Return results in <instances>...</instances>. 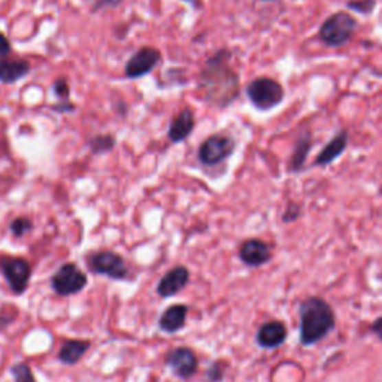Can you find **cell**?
I'll use <instances>...</instances> for the list:
<instances>
[{
  "label": "cell",
  "instance_id": "6da1fadb",
  "mask_svg": "<svg viewBox=\"0 0 382 382\" xmlns=\"http://www.w3.org/2000/svg\"><path fill=\"white\" fill-rule=\"evenodd\" d=\"M232 53L220 49L205 62L199 75V90L206 103L215 108H227L239 98V75L230 66Z\"/></svg>",
  "mask_w": 382,
  "mask_h": 382
},
{
  "label": "cell",
  "instance_id": "7a4b0ae2",
  "mask_svg": "<svg viewBox=\"0 0 382 382\" xmlns=\"http://www.w3.org/2000/svg\"><path fill=\"white\" fill-rule=\"evenodd\" d=\"M333 312L324 300L309 299L300 312V335L305 344H315L333 328Z\"/></svg>",
  "mask_w": 382,
  "mask_h": 382
},
{
  "label": "cell",
  "instance_id": "3957f363",
  "mask_svg": "<svg viewBox=\"0 0 382 382\" xmlns=\"http://www.w3.org/2000/svg\"><path fill=\"white\" fill-rule=\"evenodd\" d=\"M359 27L357 20L348 12H335L321 24L318 30V36L323 41L324 45L330 48H339L348 43L355 30Z\"/></svg>",
  "mask_w": 382,
  "mask_h": 382
},
{
  "label": "cell",
  "instance_id": "277c9868",
  "mask_svg": "<svg viewBox=\"0 0 382 382\" xmlns=\"http://www.w3.org/2000/svg\"><path fill=\"white\" fill-rule=\"evenodd\" d=\"M247 95L258 111H271L281 105L285 98L284 87L269 76H258L247 87Z\"/></svg>",
  "mask_w": 382,
  "mask_h": 382
},
{
  "label": "cell",
  "instance_id": "5b68a950",
  "mask_svg": "<svg viewBox=\"0 0 382 382\" xmlns=\"http://www.w3.org/2000/svg\"><path fill=\"white\" fill-rule=\"evenodd\" d=\"M236 150V141L229 135L216 133L206 137L199 146L197 157L203 166H218L223 161L232 157Z\"/></svg>",
  "mask_w": 382,
  "mask_h": 382
},
{
  "label": "cell",
  "instance_id": "8992f818",
  "mask_svg": "<svg viewBox=\"0 0 382 382\" xmlns=\"http://www.w3.org/2000/svg\"><path fill=\"white\" fill-rule=\"evenodd\" d=\"M89 267L94 273L105 275L112 280H126L128 269L124 258L114 251H98L89 257Z\"/></svg>",
  "mask_w": 382,
  "mask_h": 382
},
{
  "label": "cell",
  "instance_id": "52a82bcc",
  "mask_svg": "<svg viewBox=\"0 0 382 382\" xmlns=\"http://www.w3.org/2000/svg\"><path fill=\"white\" fill-rule=\"evenodd\" d=\"M0 271H2L5 280L14 293L21 294L27 289L32 267L25 258L10 256L2 257L0 258Z\"/></svg>",
  "mask_w": 382,
  "mask_h": 382
},
{
  "label": "cell",
  "instance_id": "ba28073f",
  "mask_svg": "<svg viewBox=\"0 0 382 382\" xmlns=\"http://www.w3.org/2000/svg\"><path fill=\"white\" fill-rule=\"evenodd\" d=\"M51 284L58 296H72L84 289L87 276L74 263H66L56 272Z\"/></svg>",
  "mask_w": 382,
  "mask_h": 382
},
{
  "label": "cell",
  "instance_id": "9c48e42d",
  "mask_svg": "<svg viewBox=\"0 0 382 382\" xmlns=\"http://www.w3.org/2000/svg\"><path fill=\"white\" fill-rule=\"evenodd\" d=\"M161 62V53L154 47H142L127 60L124 74L128 80H137L151 74L155 66Z\"/></svg>",
  "mask_w": 382,
  "mask_h": 382
},
{
  "label": "cell",
  "instance_id": "30bf717a",
  "mask_svg": "<svg viewBox=\"0 0 382 382\" xmlns=\"http://www.w3.org/2000/svg\"><path fill=\"white\" fill-rule=\"evenodd\" d=\"M168 364L172 368L173 373L181 379H188L197 370V357L196 354L187 346H179L168 354Z\"/></svg>",
  "mask_w": 382,
  "mask_h": 382
},
{
  "label": "cell",
  "instance_id": "8fae6325",
  "mask_svg": "<svg viewBox=\"0 0 382 382\" xmlns=\"http://www.w3.org/2000/svg\"><path fill=\"white\" fill-rule=\"evenodd\" d=\"M196 127V118L193 111L190 108H186L178 112V115L170 120L169 130H168V137L172 144H181L193 133Z\"/></svg>",
  "mask_w": 382,
  "mask_h": 382
},
{
  "label": "cell",
  "instance_id": "7c38bea8",
  "mask_svg": "<svg viewBox=\"0 0 382 382\" xmlns=\"http://www.w3.org/2000/svg\"><path fill=\"white\" fill-rule=\"evenodd\" d=\"M188 280H190V273L187 267L184 266L173 267L160 280L157 293L161 297L175 296V294H178L181 290H184V286L188 284Z\"/></svg>",
  "mask_w": 382,
  "mask_h": 382
},
{
  "label": "cell",
  "instance_id": "4fadbf2b",
  "mask_svg": "<svg viewBox=\"0 0 382 382\" xmlns=\"http://www.w3.org/2000/svg\"><path fill=\"white\" fill-rule=\"evenodd\" d=\"M32 71V66L24 58H0V82L15 84L27 76Z\"/></svg>",
  "mask_w": 382,
  "mask_h": 382
},
{
  "label": "cell",
  "instance_id": "5bb4252c",
  "mask_svg": "<svg viewBox=\"0 0 382 382\" xmlns=\"http://www.w3.org/2000/svg\"><path fill=\"white\" fill-rule=\"evenodd\" d=\"M239 257L248 266H262L271 258V249L260 239H248L240 245Z\"/></svg>",
  "mask_w": 382,
  "mask_h": 382
},
{
  "label": "cell",
  "instance_id": "9a60e30c",
  "mask_svg": "<svg viewBox=\"0 0 382 382\" xmlns=\"http://www.w3.org/2000/svg\"><path fill=\"white\" fill-rule=\"evenodd\" d=\"M348 141H350L348 132H345V130L335 135L332 141H330L324 146L323 151L317 155L312 166H328V164H332L336 159H339L345 153L346 146H348Z\"/></svg>",
  "mask_w": 382,
  "mask_h": 382
},
{
  "label": "cell",
  "instance_id": "2e32d148",
  "mask_svg": "<svg viewBox=\"0 0 382 382\" xmlns=\"http://www.w3.org/2000/svg\"><path fill=\"white\" fill-rule=\"evenodd\" d=\"M188 308L184 305H172L163 312L159 326L166 333H175L186 326Z\"/></svg>",
  "mask_w": 382,
  "mask_h": 382
},
{
  "label": "cell",
  "instance_id": "e0dca14e",
  "mask_svg": "<svg viewBox=\"0 0 382 382\" xmlns=\"http://www.w3.org/2000/svg\"><path fill=\"white\" fill-rule=\"evenodd\" d=\"M286 336V330L284 324L278 323V321H271L265 326L260 327L258 330V344L266 348H275V346H280Z\"/></svg>",
  "mask_w": 382,
  "mask_h": 382
},
{
  "label": "cell",
  "instance_id": "ac0fdd59",
  "mask_svg": "<svg viewBox=\"0 0 382 382\" xmlns=\"http://www.w3.org/2000/svg\"><path fill=\"white\" fill-rule=\"evenodd\" d=\"M311 146H312V133L306 130V132L300 133V136L296 141V145H294V151L291 154L290 166H289L290 172L299 173L303 169V166H305V163H306Z\"/></svg>",
  "mask_w": 382,
  "mask_h": 382
},
{
  "label": "cell",
  "instance_id": "d6986e66",
  "mask_svg": "<svg viewBox=\"0 0 382 382\" xmlns=\"http://www.w3.org/2000/svg\"><path fill=\"white\" fill-rule=\"evenodd\" d=\"M89 348L90 342L87 341H66L58 352V359L65 364H75L82 359Z\"/></svg>",
  "mask_w": 382,
  "mask_h": 382
},
{
  "label": "cell",
  "instance_id": "ffe728a7",
  "mask_svg": "<svg viewBox=\"0 0 382 382\" xmlns=\"http://www.w3.org/2000/svg\"><path fill=\"white\" fill-rule=\"evenodd\" d=\"M115 136L106 133V135H95L93 137H90L89 141V148L93 154L99 155V154H106L114 150L115 146Z\"/></svg>",
  "mask_w": 382,
  "mask_h": 382
},
{
  "label": "cell",
  "instance_id": "44dd1931",
  "mask_svg": "<svg viewBox=\"0 0 382 382\" xmlns=\"http://www.w3.org/2000/svg\"><path fill=\"white\" fill-rule=\"evenodd\" d=\"M53 93L60 102L71 100V87H69L67 78L60 76L53 82Z\"/></svg>",
  "mask_w": 382,
  "mask_h": 382
},
{
  "label": "cell",
  "instance_id": "7402d4cb",
  "mask_svg": "<svg viewBox=\"0 0 382 382\" xmlns=\"http://www.w3.org/2000/svg\"><path fill=\"white\" fill-rule=\"evenodd\" d=\"M377 6V0H350L346 2V8L361 15H369Z\"/></svg>",
  "mask_w": 382,
  "mask_h": 382
},
{
  "label": "cell",
  "instance_id": "603a6c76",
  "mask_svg": "<svg viewBox=\"0 0 382 382\" xmlns=\"http://www.w3.org/2000/svg\"><path fill=\"white\" fill-rule=\"evenodd\" d=\"M15 382H34L32 369L25 363H19L11 369Z\"/></svg>",
  "mask_w": 382,
  "mask_h": 382
},
{
  "label": "cell",
  "instance_id": "cb8c5ba5",
  "mask_svg": "<svg viewBox=\"0 0 382 382\" xmlns=\"http://www.w3.org/2000/svg\"><path fill=\"white\" fill-rule=\"evenodd\" d=\"M33 229V223L25 218V216H19L11 223V232L15 238H23L24 234H27Z\"/></svg>",
  "mask_w": 382,
  "mask_h": 382
},
{
  "label": "cell",
  "instance_id": "d4e9b609",
  "mask_svg": "<svg viewBox=\"0 0 382 382\" xmlns=\"http://www.w3.org/2000/svg\"><path fill=\"white\" fill-rule=\"evenodd\" d=\"M123 0H95L93 3L91 11L93 12H99V11H105L108 8H117L121 5Z\"/></svg>",
  "mask_w": 382,
  "mask_h": 382
},
{
  "label": "cell",
  "instance_id": "484cf974",
  "mask_svg": "<svg viewBox=\"0 0 382 382\" xmlns=\"http://www.w3.org/2000/svg\"><path fill=\"white\" fill-rule=\"evenodd\" d=\"M11 51H12L11 41L6 38V34L0 32V57H8L11 54Z\"/></svg>",
  "mask_w": 382,
  "mask_h": 382
},
{
  "label": "cell",
  "instance_id": "4316f807",
  "mask_svg": "<svg viewBox=\"0 0 382 382\" xmlns=\"http://www.w3.org/2000/svg\"><path fill=\"white\" fill-rule=\"evenodd\" d=\"M299 214H300V207H299V205H296V203H290L289 207H286V210H285L284 221L286 223V221L296 220L297 216H299Z\"/></svg>",
  "mask_w": 382,
  "mask_h": 382
},
{
  "label": "cell",
  "instance_id": "83f0119b",
  "mask_svg": "<svg viewBox=\"0 0 382 382\" xmlns=\"http://www.w3.org/2000/svg\"><path fill=\"white\" fill-rule=\"evenodd\" d=\"M53 109L60 112V114H69V112L75 111V105L71 100H69V102H58L57 105L53 106Z\"/></svg>",
  "mask_w": 382,
  "mask_h": 382
},
{
  "label": "cell",
  "instance_id": "f1b7e54d",
  "mask_svg": "<svg viewBox=\"0 0 382 382\" xmlns=\"http://www.w3.org/2000/svg\"><path fill=\"white\" fill-rule=\"evenodd\" d=\"M375 330L379 333V336H382V319H379L378 323L375 324Z\"/></svg>",
  "mask_w": 382,
  "mask_h": 382
},
{
  "label": "cell",
  "instance_id": "f546056e",
  "mask_svg": "<svg viewBox=\"0 0 382 382\" xmlns=\"http://www.w3.org/2000/svg\"><path fill=\"white\" fill-rule=\"evenodd\" d=\"M186 2H188V3H193V5H196V0H186Z\"/></svg>",
  "mask_w": 382,
  "mask_h": 382
},
{
  "label": "cell",
  "instance_id": "4dcf8cb0",
  "mask_svg": "<svg viewBox=\"0 0 382 382\" xmlns=\"http://www.w3.org/2000/svg\"><path fill=\"white\" fill-rule=\"evenodd\" d=\"M265 2H273V0H265Z\"/></svg>",
  "mask_w": 382,
  "mask_h": 382
}]
</instances>
